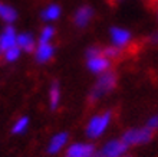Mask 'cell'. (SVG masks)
<instances>
[{
	"mask_svg": "<svg viewBox=\"0 0 158 157\" xmlns=\"http://www.w3.org/2000/svg\"><path fill=\"white\" fill-rule=\"evenodd\" d=\"M68 138H69L68 133H58L56 136H53L49 141V146H48V153H50V154L59 153L66 146Z\"/></svg>",
	"mask_w": 158,
	"mask_h": 157,
	"instance_id": "9",
	"label": "cell"
},
{
	"mask_svg": "<svg viewBox=\"0 0 158 157\" xmlns=\"http://www.w3.org/2000/svg\"><path fill=\"white\" fill-rule=\"evenodd\" d=\"M95 154V149L92 144L88 143H75L68 147L66 150V157H94Z\"/></svg>",
	"mask_w": 158,
	"mask_h": 157,
	"instance_id": "5",
	"label": "cell"
},
{
	"mask_svg": "<svg viewBox=\"0 0 158 157\" xmlns=\"http://www.w3.org/2000/svg\"><path fill=\"white\" fill-rule=\"evenodd\" d=\"M16 45L19 46L20 49L26 50V52H32V50L35 49L33 36H32L30 33H20V35H17Z\"/></svg>",
	"mask_w": 158,
	"mask_h": 157,
	"instance_id": "12",
	"label": "cell"
},
{
	"mask_svg": "<svg viewBox=\"0 0 158 157\" xmlns=\"http://www.w3.org/2000/svg\"><path fill=\"white\" fill-rule=\"evenodd\" d=\"M115 82H117V76L112 72H104L101 75V78L96 81L95 87L91 92V99L92 101H96V99L102 98L105 94H108L114 87H115Z\"/></svg>",
	"mask_w": 158,
	"mask_h": 157,
	"instance_id": "2",
	"label": "cell"
},
{
	"mask_svg": "<svg viewBox=\"0 0 158 157\" xmlns=\"http://www.w3.org/2000/svg\"><path fill=\"white\" fill-rule=\"evenodd\" d=\"M151 137H152V131H151L148 127L131 128V130L124 133V136H122L121 140L129 147V146H137V144L148 143V141L151 140Z\"/></svg>",
	"mask_w": 158,
	"mask_h": 157,
	"instance_id": "3",
	"label": "cell"
},
{
	"mask_svg": "<svg viewBox=\"0 0 158 157\" xmlns=\"http://www.w3.org/2000/svg\"><path fill=\"white\" fill-rule=\"evenodd\" d=\"M92 17V9L88 7V6H83L79 10H76L75 13V25L79 26V28H83L89 23Z\"/></svg>",
	"mask_w": 158,
	"mask_h": 157,
	"instance_id": "11",
	"label": "cell"
},
{
	"mask_svg": "<svg viewBox=\"0 0 158 157\" xmlns=\"http://www.w3.org/2000/svg\"><path fill=\"white\" fill-rule=\"evenodd\" d=\"M19 56H20V48L17 45L12 46L10 49H7L4 52V58H6V61H9V62H15Z\"/></svg>",
	"mask_w": 158,
	"mask_h": 157,
	"instance_id": "17",
	"label": "cell"
},
{
	"mask_svg": "<svg viewBox=\"0 0 158 157\" xmlns=\"http://www.w3.org/2000/svg\"><path fill=\"white\" fill-rule=\"evenodd\" d=\"M111 39H112L114 46L117 48H124L125 45H128L131 41V35L128 30L121 29V28H112L111 29Z\"/></svg>",
	"mask_w": 158,
	"mask_h": 157,
	"instance_id": "8",
	"label": "cell"
},
{
	"mask_svg": "<svg viewBox=\"0 0 158 157\" xmlns=\"http://www.w3.org/2000/svg\"><path fill=\"white\" fill-rule=\"evenodd\" d=\"M102 54L101 52V49H98V48H89L86 52V58H92V56H95V55H99Z\"/></svg>",
	"mask_w": 158,
	"mask_h": 157,
	"instance_id": "21",
	"label": "cell"
},
{
	"mask_svg": "<svg viewBox=\"0 0 158 157\" xmlns=\"http://www.w3.org/2000/svg\"><path fill=\"white\" fill-rule=\"evenodd\" d=\"M27 127H29V118H27V117H20V118L13 124L12 131H13V134H23V133L27 130Z\"/></svg>",
	"mask_w": 158,
	"mask_h": 157,
	"instance_id": "16",
	"label": "cell"
},
{
	"mask_svg": "<svg viewBox=\"0 0 158 157\" xmlns=\"http://www.w3.org/2000/svg\"><path fill=\"white\" fill-rule=\"evenodd\" d=\"M35 55L39 62H48L53 56V46L50 43H39V46L35 49Z\"/></svg>",
	"mask_w": 158,
	"mask_h": 157,
	"instance_id": "10",
	"label": "cell"
},
{
	"mask_svg": "<svg viewBox=\"0 0 158 157\" xmlns=\"http://www.w3.org/2000/svg\"><path fill=\"white\" fill-rule=\"evenodd\" d=\"M111 112H102V114H98V116H94L89 120L88 123V127H86V134L88 137H91V138H96V137L102 136L105 131H106V128H108L109 123H111Z\"/></svg>",
	"mask_w": 158,
	"mask_h": 157,
	"instance_id": "1",
	"label": "cell"
},
{
	"mask_svg": "<svg viewBox=\"0 0 158 157\" xmlns=\"http://www.w3.org/2000/svg\"><path fill=\"white\" fill-rule=\"evenodd\" d=\"M122 157H128V156H122Z\"/></svg>",
	"mask_w": 158,
	"mask_h": 157,
	"instance_id": "23",
	"label": "cell"
},
{
	"mask_svg": "<svg viewBox=\"0 0 158 157\" xmlns=\"http://www.w3.org/2000/svg\"><path fill=\"white\" fill-rule=\"evenodd\" d=\"M145 127H148L151 131L158 130V116L150 117V118H148V121H147V125H145Z\"/></svg>",
	"mask_w": 158,
	"mask_h": 157,
	"instance_id": "20",
	"label": "cell"
},
{
	"mask_svg": "<svg viewBox=\"0 0 158 157\" xmlns=\"http://www.w3.org/2000/svg\"><path fill=\"white\" fill-rule=\"evenodd\" d=\"M88 68L94 74H104L109 68V59L106 56H104L102 54L95 55L92 58H88Z\"/></svg>",
	"mask_w": 158,
	"mask_h": 157,
	"instance_id": "6",
	"label": "cell"
},
{
	"mask_svg": "<svg viewBox=\"0 0 158 157\" xmlns=\"http://www.w3.org/2000/svg\"><path fill=\"white\" fill-rule=\"evenodd\" d=\"M104 56H106L108 59H112V58H117L119 55V48L117 46H109V48H105L104 52H102Z\"/></svg>",
	"mask_w": 158,
	"mask_h": 157,
	"instance_id": "19",
	"label": "cell"
},
{
	"mask_svg": "<svg viewBox=\"0 0 158 157\" xmlns=\"http://www.w3.org/2000/svg\"><path fill=\"white\" fill-rule=\"evenodd\" d=\"M59 16H60V7L56 6V4H50V6H48V7L43 10V13H42L43 20H48V22L56 20Z\"/></svg>",
	"mask_w": 158,
	"mask_h": 157,
	"instance_id": "14",
	"label": "cell"
},
{
	"mask_svg": "<svg viewBox=\"0 0 158 157\" xmlns=\"http://www.w3.org/2000/svg\"><path fill=\"white\" fill-rule=\"evenodd\" d=\"M59 99H60V89H59V85L56 82L52 84L49 91V105L52 110H56L59 105Z\"/></svg>",
	"mask_w": 158,
	"mask_h": 157,
	"instance_id": "15",
	"label": "cell"
},
{
	"mask_svg": "<svg viewBox=\"0 0 158 157\" xmlns=\"http://www.w3.org/2000/svg\"><path fill=\"white\" fill-rule=\"evenodd\" d=\"M55 35V29L52 26H46L45 29L42 30L40 37H39V43H49L50 39L53 37Z\"/></svg>",
	"mask_w": 158,
	"mask_h": 157,
	"instance_id": "18",
	"label": "cell"
},
{
	"mask_svg": "<svg viewBox=\"0 0 158 157\" xmlns=\"http://www.w3.org/2000/svg\"><path fill=\"white\" fill-rule=\"evenodd\" d=\"M0 17H2L4 22L12 23V22L16 20L17 13L13 7H10V6H7V4H4V3H0Z\"/></svg>",
	"mask_w": 158,
	"mask_h": 157,
	"instance_id": "13",
	"label": "cell"
},
{
	"mask_svg": "<svg viewBox=\"0 0 158 157\" xmlns=\"http://www.w3.org/2000/svg\"><path fill=\"white\" fill-rule=\"evenodd\" d=\"M17 35L15 32L12 26H7L3 30V33L0 35V54H4L7 49H10L12 46L16 45Z\"/></svg>",
	"mask_w": 158,
	"mask_h": 157,
	"instance_id": "7",
	"label": "cell"
},
{
	"mask_svg": "<svg viewBox=\"0 0 158 157\" xmlns=\"http://www.w3.org/2000/svg\"><path fill=\"white\" fill-rule=\"evenodd\" d=\"M128 150V146L122 140H111L102 147L98 157H122Z\"/></svg>",
	"mask_w": 158,
	"mask_h": 157,
	"instance_id": "4",
	"label": "cell"
},
{
	"mask_svg": "<svg viewBox=\"0 0 158 157\" xmlns=\"http://www.w3.org/2000/svg\"><path fill=\"white\" fill-rule=\"evenodd\" d=\"M152 42H154V43H158V33H155L154 36H152Z\"/></svg>",
	"mask_w": 158,
	"mask_h": 157,
	"instance_id": "22",
	"label": "cell"
}]
</instances>
